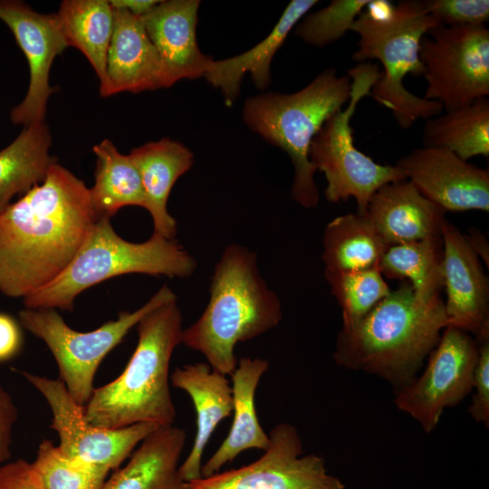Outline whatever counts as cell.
<instances>
[{
	"label": "cell",
	"mask_w": 489,
	"mask_h": 489,
	"mask_svg": "<svg viewBox=\"0 0 489 489\" xmlns=\"http://www.w3.org/2000/svg\"><path fill=\"white\" fill-rule=\"evenodd\" d=\"M422 139L425 147L445 149L466 161L476 156L488 158V98L427 120Z\"/></svg>",
	"instance_id": "29"
},
{
	"label": "cell",
	"mask_w": 489,
	"mask_h": 489,
	"mask_svg": "<svg viewBox=\"0 0 489 489\" xmlns=\"http://www.w3.org/2000/svg\"><path fill=\"white\" fill-rule=\"evenodd\" d=\"M129 155L141 178L154 233L174 239L177 221L168 212L167 202L176 181L194 164V154L182 143L164 138L134 148Z\"/></svg>",
	"instance_id": "22"
},
{
	"label": "cell",
	"mask_w": 489,
	"mask_h": 489,
	"mask_svg": "<svg viewBox=\"0 0 489 489\" xmlns=\"http://www.w3.org/2000/svg\"><path fill=\"white\" fill-rule=\"evenodd\" d=\"M380 72L372 62L358 63L347 71L351 80L348 106L324 122L310 146V160L327 181L326 199L338 203L353 197L360 215H365L370 197L381 186L406 179L396 166L377 163L360 151L352 138L351 117L359 102L370 96Z\"/></svg>",
	"instance_id": "8"
},
{
	"label": "cell",
	"mask_w": 489,
	"mask_h": 489,
	"mask_svg": "<svg viewBox=\"0 0 489 489\" xmlns=\"http://www.w3.org/2000/svg\"><path fill=\"white\" fill-rule=\"evenodd\" d=\"M43 489H101L110 470L65 456L51 440L39 445L31 463Z\"/></svg>",
	"instance_id": "32"
},
{
	"label": "cell",
	"mask_w": 489,
	"mask_h": 489,
	"mask_svg": "<svg viewBox=\"0 0 489 489\" xmlns=\"http://www.w3.org/2000/svg\"><path fill=\"white\" fill-rule=\"evenodd\" d=\"M0 20L12 31L29 65L24 100L10 112L14 124L45 122L47 102L55 91L49 82L54 59L69 47L57 14H41L24 2L0 0Z\"/></svg>",
	"instance_id": "14"
},
{
	"label": "cell",
	"mask_w": 489,
	"mask_h": 489,
	"mask_svg": "<svg viewBox=\"0 0 489 489\" xmlns=\"http://www.w3.org/2000/svg\"><path fill=\"white\" fill-rule=\"evenodd\" d=\"M187 439L184 429L158 427L132 452L122 468L114 470L101 489H189L178 473Z\"/></svg>",
	"instance_id": "21"
},
{
	"label": "cell",
	"mask_w": 489,
	"mask_h": 489,
	"mask_svg": "<svg viewBox=\"0 0 489 489\" xmlns=\"http://www.w3.org/2000/svg\"><path fill=\"white\" fill-rule=\"evenodd\" d=\"M350 90V78L329 68L293 93L265 92L244 104L247 127L289 156L294 169L292 197L305 208L315 207L320 197L311 143L324 122L349 101Z\"/></svg>",
	"instance_id": "6"
},
{
	"label": "cell",
	"mask_w": 489,
	"mask_h": 489,
	"mask_svg": "<svg viewBox=\"0 0 489 489\" xmlns=\"http://www.w3.org/2000/svg\"><path fill=\"white\" fill-rule=\"evenodd\" d=\"M442 235L388 246L379 263L381 274L407 280L425 301L439 297L444 288Z\"/></svg>",
	"instance_id": "30"
},
{
	"label": "cell",
	"mask_w": 489,
	"mask_h": 489,
	"mask_svg": "<svg viewBox=\"0 0 489 489\" xmlns=\"http://www.w3.org/2000/svg\"><path fill=\"white\" fill-rule=\"evenodd\" d=\"M198 0L158 3L141 16L165 72L167 88L183 79L205 77L213 59L203 53L197 41Z\"/></svg>",
	"instance_id": "18"
},
{
	"label": "cell",
	"mask_w": 489,
	"mask_h": 489,
	"mask_svg": "<svg viewBox=\"0 0 489 489\" xmlns=\"http://www.w3.org/2000/svg\"><path fill=\"white\" fill-rule=\"evenodd\" d=\"M68 46L81 51L99 78L105 81L114 12L107 0H64L56 13Z\"/></svg>",
	"instance_id": "28"
},
{
	"label": "cell",
	"mask_w": 489,
	"mask_h": 489,
	"mask_svg": "<svg viewBox=\"0 0 489 489\" xmlns=\"http://www.w3.org/2000/svg\"><path fill=\"white\" fill-rule=\"evenodd\" d=\"M440 25L422 1L403 0L393 5L377 0L363 9L350 28L359 35L352 60L358 63L378 60L382 64L383 71L370 96L391 110L402 129H409L418 120H428L444 110L441 103L411 93L403 83L408 74L423 76L421 39Z\"/></svg>",
	"instance_id": "5"
},
{
	"label": "cell",
	"mask_w": 489,
	"mask_h": 489,
	"mask_svg": "<svg viewBox=\"0 0 489 489\" xmlns=\"http://www.w3.org/2000/svg\"><path fill=\"white\" fill-rule=\"evenodd\" d=\"M317 3L316 0L291 1L273 29L259 43L241 54L213 60L205 78L221 91L227 106H231L238 97L245 73H250L258 89L265 90L269 86L272 81V59L293 27Z\"/></svg>",
	"instance_id": "23"
},
{
	"label": "cell",
	"mask_w": 489,
	"mask_h": 489,
	"mask_svg": "<svg viewBox=\"0 0 489 489\" xmlns=\"http://www.w3.org/2000/svg\"><path fill=\"white\" fill-rule=\"evenodd\" d=\"M196 268L195 258L175 239L153 233L143 243L129 242L116 233L110 218L101 217L68 267L24 298V304L27 309L72 312L76 296L111 277L145 273L187 278Z\"/></svg>",
	"instance_id": "7"
},
{
	"label": "cell",
	"mask_w": 489,
	"mask_h": 489,
	"mask_svg": "<svg viewBox=\"0 0 489 489\" xmlns=\"http://www.w3.org/2000/svg\"><path fill=\"white\" fill-rule=\"evenodd\" d=\"M270 444L256 461L237 469L201 477L189 489H344L343 483L327 472L322 457L303 455L297 428L276 425Z\"/></svg>",
	"instance_id": "13"
},
{
	"label": "cell",
	"mask_w": 489,
	"mask_h": 489,
	"mask_svg": "<svg viewBox=\"0 0 489 489\" xmlns=\"http://www.w3.org/2000/svg\"><path fill=\"white\" fill-rule=\"evenodd\" d=\"M427 358L419 376L394 390V403L428 434L446 408L458 405L472 392L477 343L469 333L446 327Z\"/></svg>",
	"instance_id": "11"
},
{
	"label": "cell",
	"mask_w": 489,
	"mask_h": 489,
	"mask_svg": "<svg viewBox=\"0 0 489 489\" xmlns=\"http://www.w3.org/2000/svg\"><path fill=\"white\" fill-rule=\"evenodd\" d=\"M92 151L96 168L90 196L97 217L110 218L127 206L146 208L141 178L129 155L120 153L107 139L93 146Z\"/></svg>",
	"instance_id": "26"
},
{
	"label": "cell",
	"mask_w": 489,
	"mask_h": 489,
	"mask_svg": "<svg viewBox=\"0 0 489 489\" xmlns=\"http://www.w3.org/2000/svg\"><path fill=\"white\" fill-rule=\"evenodd\" d=\"M22 345L23 334L19 324L12 316L0 312V362L16 356Z\"/></svg>",
	"instance_id": "38"
},
{
	"label": "cell",
	"mask_w": 489,
	"mask_h": 489,
	"mask_svg": "<svg viewBox=\"0 0 489 489\" xmlns=\"http://www.w3.org/2000/svg\"><path fill=\"white\" fill-rule=\"evenodd\" d=\"M282 318L281 302L260 275L255 253L232 244L215 266L209 302L183 330L182 343L201 352L212 369L231 375L235 345L274 328Z\"/></svg>",
	"instance_id": "4"
},
{
	"label": "cell",
	"mask_w": 489,
	"mask_h": 489,
	"mask_svg": "<svg viewBox=\"0 0 489 489\" xmlns=\"http://www.w3.org/2000/svg\"><path fill=\"white\" fill-rule=\"evenodd\" d=\"M446 327L474 334L489 331V281L465 235L446 219L441 230Z\"/></svg>",
	"instance_id": "16"
},
{
	"label": "cell",
	"mask_w": 489,
	"mask_h": 489,
	"mask_svg": "<svg viewBox=\"0 0 489 489\" xmlns=\"http://www.w3.org/2000/svg\"><path fill=\"white\" fill-rule=\"evenodd\" d=\"M395 166L445 212L489 211V171L449 150L424 146L401 157Z\"/></svg>",
	"instance_id": "15"
},
{
	"label": "cell",
	"mask_w": 489,
	"mask_h": 489,
	"mask_svg": "<svg viewBox=\"0 0 489 489\" xmlns=\"http://www.w3.org/2000/svg\"><path fill=\"white\" fill-rule=\"evenodd\" d=\"M371 0H333L316 12L306 14L296 24L295 34L316 47L332 43L350 30Z\"/></svg>",
	"instance_id": "33"
},
{
	"label": "cell",
	"mask_w": 489,
	"mask_h": 489,
	"mask_svg": "<svg viewBox=\"0 0 489 489\" xmlns=\"http://www.w3.org/2000/svg\"><path fill=\"white\" fill-rule=\"evenodd\" d=\"M137 331L138 344L123 372L94 388L83 407L85 419L94 427L118 429L145 422L168 427L175 421L169 363L183 334L177 298L146 313Z\"/></svg>",
	"instance_id": "3"
},
{
	"label": "cell",
	"mask_w": 489,
	"mask_h": 489,
	"mask_svg": "<svg viewBox=\"0 0 489 489\" xmlns=\"http://www.w3.org/2000/svg\"><path fill=\"white\" fill-rule=\"evenodd\" d=\"M445 214L404 179L377 189L365 216L388 247L441 235Z\"/></svg>",
	"instance_id": "19"
},
{
	"label": "cell",
	"mask_w": 489,
	"mask_h": 489,
	"mask_svg": "<svg viewBox=\"0 0 489 489\" xmlns=\"http://www.w3.org/2000/svg\"><path fill=\"white\" fill-rule=\"evenodd\" d=\"M427 12L441 25L484 24L489 19L488 0H426Z\"/></svg>",
	"instance_id": "34"
},
{
	"label": "cell",
	"mask_w": 489,
	"mask_h": 489,
	"mask_svg": "<svg viewBox=\"0 0 489 489\" xmlns=\"http://www.w3.org/2000/svg\"><path fill=\"white\" fill-rule=\"evenodd\" d=\"M52 135L45 122L23 128L20 134L0 150V212L14 197L25 194L45 179L57 162L50 154Z\"/></svg>",
	"instance_id": "25"
},
{
	"label": "cell",
	"mask_w": 489,
	"mask_h": 489,
	"mask_svg": "<svg viewBox=\"0 0 489 489\" xmlns=\"http://www.w3.org/2000/svg\"><path fill=\"white\" fill-rule=\"evenodd\" d=\"M469 234L466 235V239L471 245L472 249L480 256L486 266L489 264V244L486 237L478 229L469 228Z\"/></svg>",
	"instance_id": "40"
},
{
	"label": "cell",
	"mask_w": 489,
	"mask_h": 489,
	"mask_svg": "<svg viewBox=\"0 0 489 489\" xmlns=\"http://www.w3.org/2000/svg\"><path fill=\"white\" fill-rule=\"evenodd\" d=\"M269 362L264 359L241 358L231 373L234 420L231 429L216 453L201 467V476L216 473L247 449L266 450L269 436L262 428L254 406L259 380L267 371Z\"/></svg>",
	"instance_id": "24"
},
{
	"label": "cell",
	"mask_w": 489,
	"mask_h": 489,
	"mask_svg": "<svg viewBox=\"0 0 489 489\" xmlns=\"http://www.w3.org/2000/svg\"><path fill=\"white\" fill-rule=\"evenodd\" d=\"M114 26L107 53L106 75L100 94L140 92L167 88L159 54L141 16L113 8Z\"/></svg>",
	"instance_id": "17"
},
{
	"label": "cell",
	"mask_w": 489,
	"mask_h": 489,
	"mask_svg": "<svg viewBox=\"0 0 489 489\" xmlns=\"http://www.w3.org/2000/svg\"><path fill=\"white\" fill-rule=\"evenodd\" d=\"M158 1L155 0H112L110 4L112 8L124 9L129 13L143 16L149 13Z\"/></svg>",
	"instance_id": "39"
},
{
	"label": "cell",
	"mask_w": 489,
	"mask_h": 489,
	"mask_svg": "<svg viewBox=\"0 0 489 489\" xmlns=\"http://www.w3.org/2000/svg\"><path fill=\"white\" fill-rule=\"evenodd\" d=\"M427 89L424 99L445 110L489 95V30L485 24L440 25L420 42Z\"/></svg>",
	"instance_id": "10"
},
{
	"label": "cell",
	"mask_w": 489,
	"mask_h": 489,
	"mask_svg": "<svg viewBox=\"0 0 489 489\" xmlns=\"http://www.w3.org/2000/svg\"><path fill=\"white\" fill-rule=\"evenodd\" d=\"M18 409L10 394L0 384V464L11 456L12 432Z\"/></svg>",
	"instance_id": "37"
},
{
	"label": "cell",
	"mask_w": 489,
	"mask_h": 489,
	"mask_svg": "<svg viewBox=\"0 0 489 489\" xmlns=\"http://www.w3.org/2000/svg\"><path fill=\"white\" fill-rule=\"evenodd\" d=\"M97 220L90 188L53 163L43 183L0 212V292L24 299L52 283Z\"/></svg>",
	"instance_id": "1"
},
{
	"label": "cell",
	"mask_w": 489,
	"mask_h": 489,
	"mask_svg": "<svg viewBox=\"0 0 489 489\" xmlns=\"http://www.w3.org/2000/svg\"><path fill=\"white\" fill-rule=\"evenodd\" d=\"M342 313V327H349L365 317L390 292L379 268L359 271H324Z\"/></svg>",
	"instance_id": "31"
},
{
	"label": "cell",
	"mask_w": 489,
	"mask_h": 489,
	"mask_svg": "<svg viewBox=\"0 0 489 489\" xmlns=\"http://www.w3.org/2000/svg\"><path fill=\"white\" fill-rule=\"evenodd\" d=\"M16 372L49 404L53 415L50 427L58 433L60 451L71 459L116 470L136 446L159 427L151 422L118 429L94 427L85 419L83 407L72 399L62 380L23 370Z\"/></svg>",
	"instance_id": "12"
},
{
	"label": "cell",
	"mask_w": 489,
	"mask_h": 489,
	"mask_svg": "<svg viewBox=\"0 0 489 489\" xmlns=\"http://www.w3.org/2000/svg\"><path fill=\"white\" fill-rule=\"evenodd\" d=\"M170 381L189 395L197 412L196 438L178 467L180 477L191 483L202 477L201 459L211 435L218 423L233 413V390L225 374L204 362L176 368Z\"/></svg>",
	"instance_id": "20"
},
{
	"label": "cell",
	"mask_w": 489,
	"mask_h": 489,
	"mask_svg": "<svg viewBox=\"0 0 489 489\" xmlns=\"http://www.w3.org/2000/svg\"><path fill=\"white\" fill-rule=\"evenodd\" d=\"M446 325L440 296L422 300L403 282L357 323L341 327L333 359L342 368L385 379L396 390L417 376Z\"/></svg>",
	"instance_id": "2"
},
{
	"label": "cell",
	"mask_w": 489,
	"mask_h": 489,
	"mask_svg": "<svg viewBox=\"0 0 489 489\" xmlns=\"http://www.w3.org/2000/svg\"><path fill=\"white\" fill-rule=\"evenodd\" d=\"M177 298L163 285L142 307L135 312H120L118 319L88 332L70 328L55 309H24L20 324L45 342L53 353L72 399L84 407L94 390L96 371L106 355L121 342L129 330L157 306Z\"/></svg>",
	"instance_id": "9"
},
{
	"label": "cell",
	"mask_w": 489,
	"mask_h": 489,
	"mask_svg": "<svg viewBox=\"0 0 489 489\" xmlns=\"http://www.w3.org/2000/svg\"><path fill=\"white\" fill-rule=\"evenodd\" d=\"M0 489H43L32 464L18 459L0 467Z\"/></svg>",
	"instance_id": "36"
},
{
	"label": "cell",
	"mask_w": 489,
	"mask_h": 489,
	"mask_svg": "<svg viewBox=\"0 0 489 489\" xmlns=\"http://www.w3.org/2000/svg\"><path fill=\"white\" fill-rule=\"evenodd\" d=\"M478 359L474 373L472 401L468 412L472 418L489 427V331L475 338Z\"/></svg>",
	"instance_id": "35"
},
{
	"label": "cell",
	"mask_w": 489,
	"mask_h": 489,
	"mask_svg": "<svg viewBox=\"0 0 489 489\" xmlns=\"http://www.w3.org/2000/svg\"><path fill=\"white\" fill-rule=\"evenodd\" d=\"M324 271L348 272L378 268L388 246L365 215L346 214L324 229Z\"/></svg>",
	"instance_id": "27"
}]
</instances>
